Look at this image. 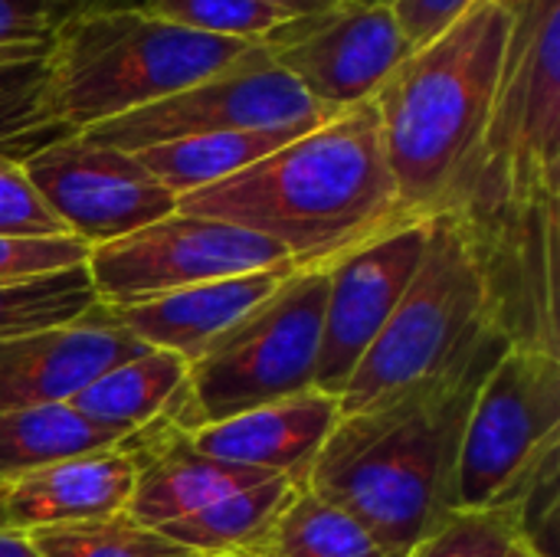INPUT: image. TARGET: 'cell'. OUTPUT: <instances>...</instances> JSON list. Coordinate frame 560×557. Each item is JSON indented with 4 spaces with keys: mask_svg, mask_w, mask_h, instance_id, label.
Returning a JSON list of instances; mask_svg holds the SVG:
<instances>
[{
    "mask_svg": "<svg viewBox=\"0 0 560 557\" xmlns=\"http://www.w3.org/2000/svg\"><path fill=\"white\" fill-rule=\"evenodd\" d=\"M509 345L505 328L492 325L446 371L341 417L302 486L361 519L397 555H410L459 512L466 420Z\"/></svg>",
    "mask_w": 560,
    "mask_h": 557,
    "instance_id": "cell-1",
    "label": "cell"
},
{
    "mask_svg": "<svg viewBox=\"0 0 560 557\" xmlns=\"http://www.w3.org/2000/svg\"><path fill=\"white\" fill-rule=\"evenodd\" d=\"M180 213L226 220L279 243L295 269H328L407 217L387 167L374 98L341 108L246 171L177 197Z\"/></svg>",
    "mask_w": 560,
    "mask_h": 557,
    "instance_id": "cell-2",
    "label": "cell"
},
{
    "mask_svg": "<svg viewBox=\"0 0 560 557\" xmlns=\"http://www.w3.org/2000/svg\"><path fill=\"white\" fill-rule=\"evenodd\" d=\"M505 36V3L476 0L377 89L384 154L407 217L446 210L469 177L489 125Z\"/></svg>",
    "mask_w": 560,
    "mask_h": 557,
    "instance_id": "cell-3",
    "label": "cell"
},
{
    "mask_svg": "<svg viewBox=\"0 0 560 557\" xmlns=\"http://www.w3.org/2000/svg\"><path fill=\"white\" fill-rule=\"evenodd\" d=\"M256 43L207 36L135 7L82 10L52 43L49 105L75 135L217 76Z\"/></svg>",
    "mask_w": 560,
    "mask_h": 557,
    "instance_id": "cell-4",
    "label": "cell"
},
{
    "mask_svg": "<svg viewBox=\"0 0 560 557\" xmlns=\"http://www.w3.org/2000/svg\"><path fill=\"white\" fill-rule=\"evenodd\" d=\"M509 36L476 164L446 210L560 204V0H502Z\"/></svg>",
    "mask_w": 560,
    "mask_h": 557,
    "instance_id": "cell-5",
    "label": "cell"
},
{
    "mask_svg": "<svg viewBox=\"0 0 560 557\" xmlns=\"http://www.w3.org/2000/svg\"><path fill=\"white\" fill-rule=\"evenodd\" d=\"M492 325H502L499 302L469 223L453 210L427 217L423 259L390 322L345 384L341 417L446 371Z\"/></svg>",
    "mask_w": 560,
    "mask_h": 557,
    "instance_id": "cell-6",
    "label": "cell"
},
{
    "mask_svg": "<svg viewBox=\"0 0 560 557\" xmlns=\"http://www.w3.org/2000/svg\"><path fill=\"white\" fill-rule=\"evenodd\" d=\"M328 269H295L187 364L197 423L315 391Z\"/></svg>",
    "mask_w": 560,
    "mask_h": 557,
    "instance_id": "cell-7",
    "label": "cell"
},
{
    "mask_svg": "<svg viewBox=\"0 0 560 557\" xmlns=\"http://www.w3.org/2000/svg\"><path fill=\"white\" fill-rule=\"evenodd\" d=\"M555 446H560V355L512 341L469 410L456 469V509L512 506Z\"/></svg>",
    "mask_w": 560,
    "mask_h": 557,
    "instance_id": "cell-8",
    "label": "cell"
},
{
    "mask_svg": "<svg viewBox=\"0 0 560 557\" xmlns=\"http://www.w3.org/2000/svg\"><path fill=\"white\" fill-rule=\"evenodd\" d=\"M85 269L98 302L125 309L200 282L295 266L279 243L253 230L174 210L121 240L92 246Z\"/></svg>",
    "mask_w": 560,
    "mask_h": 557,
    "instance_id": "cell-9",
    "label": "cell"
},
{
    "mask_svg": "<svg viewBox=\"0 0 560 557\" xmlns=\"http://www.w3.org/2000/svg\"><path fill=\"white\" fill-rule=\"evenodd\" d=\"M328 115L335 112L318 105L282 66H276L266 39H259L243 59L220 69L217 76H207L154 105L92 125L79 135L95 144L135 154L151 144L213 131H262L295 125L312 128Z\"/></svg>",
    "mask_w": 560,
    "mask_h": 557,
    "instance_id": "cell-10",
    "label": "cell"
},
{
    "mask_svg": "<svg viewBox=\"0 0 560 557\" xmlns=\"http://www.w3.org/2000/svg\"><path fill=\"white\" fill-rule=\"evenodd\" d=\"M23 171L66 233L89 250L177 210V197L131 154L66 135L33 151Z\"/></svg>",
    "mask_w": 560,
    "mask_h": 557,
    "instance_id": "cell-11",
    "label": "cell"
},
{
    "mask_svg": "<svg viewBox=\"0 0 560 557\" xmlns=\"http://www.w3.org/2000/svg\"><path fill=\"white\" fill-rule=\"evenodd\" d=\"M266 49L276 66L331 112L371 102L413 53L394 7L358 0L282 23L266 36Z\"/></svg>",
    "mask_w": 560,
    "mask_h": 557,
    "instance_id": "cell-12",
    "label": "cell"
},
{
    "mask_svg": "<svg viewBox=\"0 0 560 557\" xmlns=\"http://www.w3.org/2000/svg\"><path fill=\"white\" fill-rule=\"evenodd\" d=\"M427 250V217L404 220L328 266L315 391L341 397L374 338L400 305Z\"/></svg>",
    "mask_w": 560,
    "mask_h": 557,
    "instance_id": "cell-13",
    "label": "cell"
},
{
    "mask_svg": "<svg viewBox=\"0 0 560 557\" xmlns=\"http://www.w3.org/2000/svg\"><path fill=\"white\" fill-rule=\"evenodd\" d=\"M144 348L102 302L69 325L0 341V414L69 404Z\"/></svg>",
    "mask_w": 560,
    "mask_h": 557,
    "instance_id": "cell-14",
    "label": "cell"
},
{
    "mask_svg": "<svg viewBox=\"0 0 560 557\" xmlns=\"http://www.w3.org/2000/svg\"><path fill=\"white\" fill-rule=\"evenodd\" d=\"M121 450L131 456L135 466L125 515L144 529L171 525L210 502L276 479L272 473L223 463L200 453L174 420L171 407L158 420L135 430L121 443Z\"/></svg>",
    "mask_w": 560,
    "mask_h": 557,
    "instance_id": "cell-15",
    "label": "cell"
},
{
    "mask_svg": "<svg viewBox=\"0 0 560 557\" xmlns=\"http://www.w3.org/2000/svg\"><path fill=\"white\" fill-rule=\"evenodd\" d=\"M338 420V397L308 391L243 410L220 423H203L190 430L187 440L213 460L285 476L302 486Z\"/></svg>",
    "mask_w": 560,
    "mask_h": 557,
    "instance_id": "cell-16",
    "label": "cell"
},
{
    "mask_svg": "<svg viewBox=\"0 0 560 557\" xmlns=\"http://www.w3.org/2000/svg\"><path fill=\"white\" fill-rule=\"evenodd\" d=\"M131 456L115 446L0 479V525L20 535L121 515L131 496Z\"/></svg>",
    "mask_w": 560,
    "mask_h": 557,
    "instance_id": "cell-17",
    "label": "cell"
},
{
    "mask_svg": "<svg viewBox=\"0 0 560 557\" xmlns=\"http://www.w3.org/2000/svg\"><path fill=\"white\" fill-rule=\"evenodd\" d=\"M292 272L295 269H266L233 279H213L112 312L141 345L171 351L190 364Z\"/></svg>",
    "mask_w": 560,
    "mask_h": 557,
    "instance_id": "cell-18",
    "label": "cell"
},
{
    "mask_svg": "<svg viewBox=\"0 0 560 557\" xmlns=\"http://www.w3.org/2000/svg\"><path fill=\"white\" fill-rule=\"evenodd\" d=\"M128 437L82 417L69 404L7 410L0 414V479L115 450Z\"/></svg>",
    "mask_w": 560,
    "mask_h": 557,
    "instance_id": "cell-19",
    "label": "cell"
},
{
    "mask_svg": "<svg viewBox=\"0 0 560 557\" xmlns=\"http://www.w3.org/2000/svg\"><path fill=\"white\" fill-rule=\"evenodd\" d=\"M315 128V125H312ZM308 128H262V131H213V135H194L177 138L164 144H151L135 151V158L161 181L174 197L203 190L210 184H220L249 164L262 161L276 148L289 144Z\"/></svg>",
    "mask_w": 560,
    "mask_h": 557,
    "instance_id": "cell-20",
    "label": "cell"
},
{
    "mask_svg": "<svg viewBox=\"0 0 560 557\" xmlns=\"http://www.w3.org/2000/svg\"><path fill=\"white\" fill-rule=\"evenodd\" d=\"M184 384H187L184 358L161 348H144L138 358H128L112 371H105L98 381H92L82 394L69 401V407H75L82 417L102 427L135 433L144 423L158 420L184 391Z\"/></svg>",
    "mask_w": 560,
    "mask_h": 557,
    "instance_id": "cell-21",
    "label": "cell"
},
{
    "mask_svg": "<svg viewBox=\"0 0 560 557\" xmlns=\"http://www.w3.org/2000/svg\"><path fill=\"white\" fill-rule=\"evenodd\" d=\"M246 557H404L387 548L361 519L295 486L276 522Z\"/></svg>",
    "mask_w": 560,
    "mask_h": 557,
    "instance_id": "cell-22",
    "label": "cell"
},
{
    "mask_svg": "<svg viewBox=\"0 0 560 557\" xmlns=\"http://www.w3.org/2000/svg\"><path fill=\"white\" fill-rule=\"evenodd\" d=\"M292 492H295V483L285 476H276L269 483H259L220 502H210L171 525H161L158 532L197 557H246L266 535V529L276 522V515L282 512Z\"/></svg>",
    "mask_w": 560,
    "mask_h": 557,
    "instance_id": "cell-23",
    "label": "cell"
},
{
    "mask_svg": "<svg viewBox=\"0 0 560 557\" xmlns=\"http://www.w3.org/2000/svg\"><path fill=\"white\" fill-rule=\"evenodd\" d=\"M49 46H0V158L26 161L66 131L49 105Z\"/></svg>",
    "mask_w": 560,
    "mask_h": 557,
    "instance_id": "cell-24",
    "label": "cell"
},
{
    "mask_svg": "<svg viewBox=\"0 0 560 557\" xmlns=\"http://www.w3.org/2000/svg\"><path fill=\"white\" fill-rule=\"evenodd\" d=\"M95 305L98 295L85 266L16 286H0V341L69 325Z\"/></svg>",
    "mask_w": 560,
    "mask_h": 557,
    "instance_id": "cell-25",
    "label": "cell"
},
{
    "mask_svg": "<svg viewBox=\"0 0 560 557\" xmlns=\"http://www.w3.org/2000/svg\"><path fill=\"white\" fill-rule=\"evenodd\" d=\"M36 557H197L158 529L131 522L125 512L92 522L52 525L26 535Z\"/></svg>",
    "mask_w": 560,
    "mask_h": 557,
    "instance_id": "cell-26",
    "label": "cell"
},
{
    "mask_svg": "<svg viewBox=\"0 0 560 557\" xmlns=\"http://www.w3.org/2000/svg\"><path fill=\"white\" fill-rule=\"evenodd\" d=\"M131 7L167 23L226 39H266L292 20L262 0H131Z\"/></svg>",
    "mask_w": 560,
    "mask_h": 557,
    "instance_id": "cell-27",
    "label": "cell"
},
{
    "mask_svg": "<svg viewBox=\"0 0 560 557\" xmlns=\"http://www.w3.org/2000/svg\"><path fill=\"white\" fill-rule=\"evenodd\" d=\"M522 542L518 512L512 506L482 512H453L407 557H505Z\"/></svg>",
    "mask_w": 560,
    "mask_h": 557,
    "instance_id": "cell-28",
    "label": "cell"
},
{
    "mask_svg": "<svg viewBox=\"0 0 560 557\" xmlns=\"http://www.w3.org/2000/svg\"><path fill=\"white\" fill-rule=\"evenodd\" d=\"M89 263V246L72 233L0 236V286H16Z\"/></svg>",
    "mask_w": 560,
    "mask_h": 557,
    "instance_id": "cell-29",
    "label": "cell"
},
{
    "mask_svg": "<svg viewBox=\"0 0 560 557\" xmlns=\"http://www.w3.org/2000/svg\"><path fill=\"white\" fill-rule=\"evenodd\" d=\"M66 233L49 213L20 161L0 158V236H56Z\"/></svg>",
    "mask_w": 560,
    "mask_h": 557,
    "instance_id": "cell-30",
    "label": "cell"
},
{
    "mask_svg": "<svg viewBox=\"0 0 560 557\" xmlns=\"http://www.w3.org/2000/svg\"><path fill=\"white\" fill-rule=\"evenodd\" d=\"M89 0H0V46H49Z\"/></svg>",
    "mask_w": 560,
    "mask_h": 557,
    "instance_id": "cell-31",
    "label": "cell"
},
{
    "mask_svg": "<svg viewBox=\"0 0 560 557\" xmlns=\"http://www.w3.org/2000/svg\"><path fill=\"white\" fill-rule=\"evenodd\" d=\"M476 0H394V16L410 39L413 49L436 39L443 30H450Z\"/></svg>",
    "mask_w": 560,
    "mask_h": 557,
    "instance_id": "cell-32",
    "label": "cell"
},
{
    "mask_svg": "<svg viewBox=\"0 0 560 557\" xmlns=\"http://www.w3.org/2000/svg\"><path fill=\"white\" fill-rule=\"evenodd\" d=\"M262 3H269V7H276V10H282V13H285V16H292V20H299V16L325 13V10H331L335 3H341V0H262Z\"/></svg>",
    "mask_w": 560,
    "mask_h": 557,
    "instance_id": "cell-33",
    "label": "cell"
},
{
    "mask_svg": "<svg viewBox=\"0 0 560 557\" xmlns=\"http://www.w3.org/2000/svg\"><path fill=\"white\" fill-rule=\"evenodd\" d=\"M0 557H36V552L30 548L26 535L10 532V529L0 525Z\"/></svg>",
    "mask_w": 560,
    "mask_h": 557,
    "instance_id": "cell-34",
    "label": "cell"
},
{
    "mask_svg": "<svg viewBox=\"0 0 560 557\" xmlns=\"http://www.w3.org/2000/svg\"><path fill=\"white\" fill-rule=\"evenodd\" d=\"M505 557H541V555H538L528 542H515V545H512V552H509Z\"/></svg>",
    "mask_w": 560,
    "mask_h": 557,
    "instance_id": "cell-35",
    "label": "cell"
},
{
    "mask_svg": "<svg viewBox=\"0 0 560 557\" xmlns=\"http://www.w3.org/2000/svg\"><path fill=\"white\" fill-rule=\"evenodd\" d=\"M108 7H131V0H89V10H108Z\"/></svg>",
    "mask_w": 560,
    "mask_h": 557,
    "instance_id": "cell-36",
    "label": "cell"
},
{
    "mask_svg": "<svg viewBox=\"0 0 560 557\" xmlns=\"http://www.w3.org/2000/svg\"><path fill=\"white\" fill-rule=\"evenodd\" d=\"M358 3H387V7H390L394 0H358Z\"/></svg>",
    "mask_w": 560,
    "mask_h": 557,
    "instance_id": "cell-37",
    "label": "cell"
},
{
    "mask_svg": "<svg viewBox=\"0 0 560 557\" xmlns=\"http://www.w3.org/2000/svg\"><path fill=\"white\" fill-rule=\"evenodd\" d=\"M226 557H240V555H226Z\"/></svg>",
    "mask_w": 560,
    "mask_h": 557,
    "instance_id": "cell-38",
    "label": "cell"
}]
</instances>
